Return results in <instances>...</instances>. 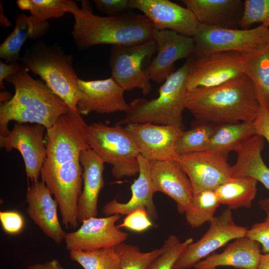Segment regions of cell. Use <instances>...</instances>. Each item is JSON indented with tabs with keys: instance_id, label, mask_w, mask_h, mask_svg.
<instances>
[{
	"instance_id": "1",
	"label": "cell",
	"mask_w": 269,
	"mask_h": 269,
	"mask_svg": "<svg viewBox=\"0 0 269 269\" xmlns=\"http://www.w3.org/2000/svg\"><path fill=\"white\" fill-rule=\"evenodd\" d=\"M259 108L254 85L245 74L215 87L189 90L186 100V109L204 123L254 122Z\"/></svg>"
},
{
	"instance_id": "2",
	"label": "cell",
	"mask_w": 269,
	"mask_h": 269,
	"mask_svg": "<svg viewBox=\"0 0 269 269\" xmlns=\"http://www.w3.org/2000/svg\"><path fill=\"white\" fill-rule=\"evenodd\" d=\"M70 13L74 16L71 35L80 50L100 44L135 45L153 39V25L144 14L99 16L87 0H82L81 8L74 2Z\"/></svg>"
},
{
	"instance_id": "3",
	"label": "cell",
	"mask_w": 269,
	"mask_h": 269,
	"mask_svg": "<svg viewBox=\"0 0 269 269\" xmlns=\"http://www.w3.org/2000/svg\"><path fill=\"white\" fill-rule=\"evenodd\" d=\"M13 85L15 93L10 100L0 103V135L9 131L8 123H35L50 128L70 109L48 87L39 80H34L24 67L5 79Z\"/></svg>"
},
{
	"instance_id": "4",
	"label": "cell",
	"mask_w": 269,
	"mask_h": 269,
	"mask_svg": "<svg viewBox=\"0 0 269 269\" xmlns=\"http://www.w3.org/2000/svg\"><path fill=\"white\" fill-rule=\"evenodd\" d=\"M189 67L188 59L162 83L157 98L150 100L138 98L132 101L129 104L125 116L116 125L150 123L183 129Z\"/></svg>"
},
{
	"instance_id": "5",
	"label": "cell",
	"mask_w": 269,
	"mask_h": 269,
	"mask_svg": "<svg viewBox=\"0 0 269 269\" xmlns=\"http://www.w3.org/2000/svg\"><path fill=\"white\" fill-rule=\"evenodd\" d=\"M24 67L39 76L45 84L74 112H78L77 74L72 57L57 44L38 41L26 49L20 58Z\"/></svg>"
},
{
	"instance_id": "6",
	"label": "cell",
	"mask_w": 269,
	"mask_h": 269,
	"mask_svg": "<svg viewBox=\"0 0 269 269\" xmlns=\"http://www.w3.org/2000/svg\"><path fill=\"white\" fill-rule=\"evenodd\" d=\"M90 147L105 163L112 166V173L117 179L138 174L140 154L134 140L122 126H109L102 123L89 126Z\"/></svg>"
},
{
	"instance_id": "7",
	"label": "cell",
	"mask_w": 269,
	"mask_h": 269,
	"mask_svg": "<svg viewBox=\"0 0 269 269\" xmlns=\"http://www.w3.org/2000/svg\"><path fill=\"white\" fill-rule=\"evenodd\" d=\"M89 126L78 112L71 110L46 129V157L41 170H47L79 157L90 148Z\"/></svg>"
},
{
	"instance_id": "8",
	"label": "cell",
	"mask_w": 269,
	"mask_h": 269,
	"mask_svg": "<svg viewBox=\"0 0 269 269\" xmlns=\"http://www.w3.org/2000/svg\"><path fill=\"white\" fill-rule=\"evenodd\" d=\"M192 38L194 42L193 55L223 51L246 54L269 45V27L261 24L255 28L242 29L200 24Z\"/></svg>"
},
{
	"instance_id": "9",
	"label": "cell",
	"mask_w": 269,
	"mask_h": 269,
	"mask_svg": "<svg viewBox=\"0 0 269 269\" xmlns=\"http://www.w3.org/2000/svg\"><path fill=\"white\" fill-rule=\"evenodd\" d=\"M156 51L153 39L135 45L113 46L109 60L112 77L125 91L138 89L147 95L152 90L147 73L148 62Z\"/></svg>"
},
{
	"instance_id": "10",
	"label": "cell",
	"mask_w": 269,
	"mask_h": 269,
	"mask_svg": "<svg viewBox=\"0 0 269 269\" xmlns=\"http://www.w3.org/2000/svg\"><path fill=\"white\" fill-rule=\"evenodd\" d=\"M83 168L79 157L47 170H41V177L54 197L62 224L76 228L78 224L77 204L82 193Z\"/></svg>"
},
{
	"instance_id": "11",
	"label": "cell",
	"mask_w": 269,
	"mask_h": 269,
	"mask_svg": "<svg viewBox=\"0 0 269 269\" xmlns=\"http://www.w3.org/2000/svg\"><path fill=\"white\" fill-rule=\"evenodd\" d=\"M188 59V91L215 87L244 74L242 54L238 52L192 55Z\"/></svg>"
},
{
	"instance_id": "12",
	"label": "cell",
	"mask_w": 269,
	"mask_h": 269,
	"mask_svg": "<svg viewBox=\"0 0 269 269\" xmlns=\"http://www.w3.org/2000/svg\"><path fill=\"white\" fill-rule=\"evenodd\" d=\"M248 228L234 221L232 210L227 208L214 217L209 227L197 241L189 244L176 262L173 269H187L210 255L228 242L246 236Z\"/></svg>"
},
{
	"instance_id": "13",
	"label": "cell",
	"mask_w": 269,
	"mask_h": 269,
	"mask_svg": "<svg viewBox=\"0 0 269 269\" xmlns=\"http://www.w3.org/2000/svg\"><path fill=\"white\" fill-rule=\"evenodd\" d=\"M177 160L191 182L194 194L215 190L232 177L227 153L204 150L179 155Z\"/></svg>"
},
{
	"instance_id": "14",
	"label": "cell",
	"mask_w": 269,
	"mask_h": 269,
	"mask_svg": "<svg viewBox=\"0 0 269 269\" xmlns=\"http://www.w3.org/2000/svg\"><path fill=\"white\" fill-rule=\"evenodd\" d=\"M43 126L16 122L5 135H0V147L6 151L18 150L24 160L27 178L32 183L38 181L46 157Z\"/></svg>"
},
{
	"instance_id": "15",
	"label": "cell",
	"mask_w": 269,
	"mask_h": 269,
	"mask_svg": "<svg viewBox=\"0 0 269 269\" xmlns=\"http://www.w3.org/2000/svg\"><path fill=\"white\" fill-rule=\"evenodd\" d=\"M121 215L91 217L83 221L78 230L66 233L64 242L70 251H91L115 247L124 243L128 234L116 225Z\"/></svg>"
},
{
	"instance_id": "16",
	"label": "cell",
	"mask_w": 269,
	"mask_h": 269,
	"mask_svg": "<svg viewBox=\"0 0 269 269\" xmlns=\"http://www.w3.org/2000/svg\"><path fill=\"white\" fill-rule=\"evenodd\" d=\"M125 128L140 155L149 161L178 160L174 146L183 129L150 123L131 124Z\"/></svg>"
},
{
	"instance_id": "17",
	"label": "cell",
	"mask_w": 269,
	"mask_h": 269,
	"mask_svg": "<svg viewBox=\"0 0 269 269\" xmlns=\"http://www.w3.org/2000/svg\"><path fill=\"white\" fill-rule=\"evenodd\" d=\"M79 101L77 110L81 115L90 113L110 114L126 112L129 106L125 98V90L111 77L97 80L78 79Z\"/></svg>"
},
{
	"instance_id": "18",
	"label": "cell",
	"mask_w": 269,
	"mask_h": 269,
	"mask_svg": "<svg viewBox=\"0 0 269 269\" xmlns=\"http://www.w3.org/2000/svg\"><path fill=\"white\" fill-rule=\"evenodd\" d=\"M153 39L156 55L147 70L151 81L163 83L174 71V63L178 60L188 59L193 53L194 42L191 37L170 30H154Z\"/></svg>"
},
{
	"instance_id": "19",
	"label": "cell",
	"mask_w": 269,
	"mask_h": 269,
	"mask_svg": "<svg viewBox=\"0 0 269 269\" xmlns=\"http://www.w3.org/2000/svg\"><path fill=\"white\" fill-rule=\"evenodd\" d=\"M133 8L141 11L152 22L154 30H170L193 37L200 24L186 7L168 0H132Z\"/></svg>"
},
{
	"instance_id": "20",
	"label": "cell",
	"mask_w": 269,
	"mask_h": 269,
	"mask_svg": "<svg viewBox=\"0 0 269 269\" xmlns=\"http://www.w3.org/2000/svg\"><path fill=\"white\" fill-rule=\"evenodd\" d=\"M150 173L155 192L166 195L185 213L193 197L191 182L177 160L149 161Z\"/></svg>"
},
{
	"instance_id": "21",
	"label": "cell",
	"mask_w": 269,
	"mask_h": 269,
	"mask_svg": "<svg viewBox=\"0 0 269 269\" xmlns=\"http://www.w3.org/2000/svg\"><path fill=\"white\" fill-rule=\"evenodd\" d=\"M26 200L28 216L43 233L57 244L64 241L66 233L58 219L57 203L43 181L33 182L28 187Z\"/></svg>"
},
{
	"instance_id": "22",
	"label": "cell",
	"mask_w": 269,
	"mask_h": 269,
	"mask_svg": "<svg viewBox=\"0 0 269 269\" xmlns=\"http://www.w3.org/2000/svg\"><path fill=\"white\" fill-rule=\"evenodd\" d=\"M79 160L83 168V187L78 201L77 216L78 222L82 223L97 216L99 196L104 186L105 162L91 148L80 153Z\"/></svg>"
},
{
	"instance_id": "23",
	"label": "cell",
	"mask_w": 269,
	"mask_h": 269,
	"mask_svg": "<svg viewBox=\"0 0 269 269\" xmlns=\"http://www.w3.org/2000/svg\"><path fill=\"white\" fill-rule=\"evenodd\" d=\"M138 161V176L131 186V198L126 203L119 202L116 199L107 203L102 209L105 216L127 215L136 210L142 209L146 211L150 218L157 217L156 209L153 200L155 191L150 173L149 161L139 154Z\"/></svg>"
},
{
	"instance_id": "24",
	"label": "cell",
	"mask_w": 269,
	"mask_h": 269,
	"mask_svg": "<svg viewBox=\"0 0 269 269\" xmlns=\"http://www.w3.org/2000/svg\"><path fill=\"white\" fill-rule=\"evenodd\" d=\"M201 25L236 29L244 10L241 0H182Z\"/></svg>"
},
{
	"instance_id": "25",
	"label": "cell",
	"mask_w": 269,
	"mask_h": 269,
	"mask_svg": "<svg viewBox=\"0 0 269 269\" xmlns=\"http://www.w3.org/2000/svg\"><path fill=\"white\" fill-rule=\"evenodd\" d=\"M261 245L247 236L239 238L220 253L211 254L194 266L195 269H217L231 267L256 269L262 256Z\"/></svg>"
},
{
	"instance_id": "26",
	"label": "cell",
	"mask_w": 269,
	"mask_h": 269,
	"mask_svg": "<svg viewBox=\"0 0 269 269\" xmlns=\"http://www.w3.org/2000/svg\"><path fill=\"white\" fill-rule=\"evenodd\" d=\"M264 144V138L255 135L238 146L234 151L237 158L232 166V175L253 177L269 190V168L262 156ZM259 205L266 213H269V197L260 200Z\"/></svg>"
},
{
	"instance_id": "27",
	"label": "cell",
	"mask_w": 269,
	"mask_h": 269,
	"mask_svg": "<svg viewBox=\"0 0 269 269\" xmlns=\"http://www.w3.org/2000/svg\"><path fill=\"white\" fill-rule=\"evenodd\" d=\"M74 1L69 0H18V6L22 10H29L34 24L33 39L44 36L49 25L47 20L59 18L70 12Z\"/></svg>"
},
{
	"instance_id": "28",
	"label": "cell",
	"mask_w": 269,
	"mask_h": 269,
	"mask_svg": "<svg viewBox=\"0 0 269 269\" xmlns=\"http://www.w3.org/2000/svg\"><path fill=\"white\" fill-rule=\"evenodd\" d=\"M242 56L244 74L253 83L260 104L269 109V45Z\"/></svg>"
},
{
	"instance_id": "29",
	"label": "cell",
	"mask_w": 269,
	"mask_h": 269,
	"mask_svg": "<svg viewBox=\"0 0 269 269\" xmlns=\"http://www.w3.org/2000/svg\"><path fill=\"white\" fill-rule=\"evenodd\" d=\"M257 183L256 179L250 176L232 177L215 191L220 204L227 206L231 210L250 208L256 196Z\"/></svg>"
},
{
	"instance_id": "30",
	"label": "cell",
	"mask_w": 269,
	"mask_h": 269,
	"mask_svg": "<svg viewBox=\"0 0 269 269\" xmlns=\"http://www.w3.org/2000/svg\"><path fill=\"white\" fill-rule=\"evenodd\" d=\"M254 122L218 125L205 150L227 153L235 151L241 143L256 135Z\"/></svg>"
},
{
	"instance_id": "31",
	"label": "cell",
	"mask_w": 269,
	"mask_h": 269,
	"mask_svg": "<svg viewBox=\"0 0 269 269\" xmlns=\"http://www.w3.org/2000/svg\"><path fill=\"white\" fill-rule=\"evenodd\" d=\"M34 30V24L30 16L24 13L18 15L13 31L0 46V58L6 63L20 61L21 48L27 39H33Z\"/></svg>"
},
{
	"instance_id": "32",
	"label": "cell",
	"mask_w": 269,
	"mask_h": 269,
	"mask_svg": "<svg viewBox=\"0 0 269 269\" xmlns=\"http://www.w3.org/2000/svg\"><path fill=\"white\" fill-rule=\"evenodd\" d=\"M220 205L215 190H205L194 194L185 212L186 221L192 228L200 227L212 220Z\"/></svg>"
},
{
	"instance_id": "33",
	"label": "cell",
	"mask_w": 269,
	"mask_h": 269,
	"mask_svg": "<svg viewBox=\"0 0 269 269\" xmlns=\"http://www.w3.org/2000/svg\"><path fill=\"white\" fill-rule=\"evenodd\" d=\"M212 124L202 123L187 131H182L174 148L179 156L206 150L215 129Z\"/></svg>"
},
{
	"instance_id": "34",
	"label": "cell",
	"mask_w": 269,
	"mask_h": 269,
	"mask_svg": "<svg viewBox=\"0 0 269 269\" xmlns=\"http://www.w3.org/2000/svg\"><path fill=\"white\" fill-rule=\"evenodd\" d=\"M69 257L84 269H121L120 258L115 247L70 251Z\"/></svg>"
},
{
	"instance_id": "35",
	"label": "cell",
	"mask_w": 269,
	"mask_h": 269,
	"mask_svg": "<svg viewBox=\"0 0 269 269\" xmlns=\"http://www.w3.org/2000/svg\"><path fill=\"white\" fill-rule=\"evenodd\" d=\"M121 260V269H147L149 264L164 250L160 248L148 252H142L135 246L121 243L115 247Z\"/></svg>"
},
{
	"instance_id": "36",
	"label": "cell",
	"mask_w": 269,
	"mask_h": 269,
	"mask_svg": "<svg viewBox=\"0 0 269 269\" xmlns=\"http://www.w3.org/2000/svg\"><path fill=\"white\" fill-rule=\"evenodd\" d=\"M192 242V238L182 242L175 235H169L163 244V252L149 264L147 269H173L181 255Z\"/></svg>"
},
{
	"instance_id": "37",
	"label": "cell",
	"mask_w": 269,
	"mask_h": 269,
	"mask_svg": "<svg viewBox=\"0 0 269 269\" xmlns=\"http://www.w3.org/2000/svg\"><path fill=\"white\" fill-rule=\"evenodd\" d=\"M257 23L269 27V0H245L240 28L249 29Z\"/></svg>"
},
{
	"instance_id": "38",
	"label": "cell",
	"mask_w": 269,
	"mask_h": 269,
	"mask_svg": "<svg viewBox=\"0 0 269 269\" xmlns=\"http://www.w3.org/2000/svg\"><path fill=\"white\" fill-rule=\"evenodd\" d=\"M117 226L120 228H125L134 232H141L152 227L153 224L146 211L139 209L127 215L123 222Z\"/></svg>"
},
{
	"instance_id": "39",
	"label": "cell",
	"mask_w": 269,
	"mask_h": 269,
	"mask_svg": "<svg viewBox=\"0 0 269 269\" xmlns=\"http://www.w3.org/2000/svg\"><path fill=\"white\" fill-rule=\"evenodd\" d=\"M264 221L254 224L248 229L246 236L258 242L264 254L269 253V213Z\"/></svg>"
},
{
	"instance_id": "40",
	"label": "cell",
	"mask_w": 269,
	"mask_h": 269,
	"mask_svg": "<svg viewBox=\"0 0 269 269\" xmlns=\"http://www.w3.org/2000/svg\"><path fill=\"white\" fill-rule=\"evenodd\" d=\"M0 221L3 230L10 235L20 233L24 227L23 216L15 210L0 211Z\"/></svg>"
},
{
	"instance_id": "41",
	"label": "cell",
	"mask_w": 269,
	"mask_h": 269,
	"mask_svg": "<svg viewBox=\"0 0 269 269\" xmlns=\"http://www.w3.org/2000/svg\"><path fill=\"white\" fill-rule=\"evenodd\" d=\"M95 7L107 16H115L124 10L133 8L132 0H94Z\"/></svg>"
},
{
	"instance_id": "42",
	"label": "cell",
	"mask_w": 269,
	"mask_h": 269,
	"mask_svg": "<svg viewBox=\"0 0 269 269\" xmlns=\"http://www.w3.org/2000/svg\"><path fill=\"white\" fill-rule=\"evenodd\" d=\"M254 123L256 135L265 138L269 144V109L260 104L258 116Z\"/></svg>"
},
{
	"instance_id": "43",
	"label": "cell",
	"mask_w": 269,
	"mask_h": 269,
	"mask_svg": "<svg viewBox=\"0 0 269 269\" xmlns=\"http://www.w3.org/2000/svg\"><path fill=\"white\" fill-rule=\"evenodd\" d=\"M22 67L18 62L6 63L0 61V88L1 90L5 89L3 84L4 80L16 73Z\"/></svg>"
},
{
	"instance_id": "44",
	"label": "cell",
	"mask_w": 269,
	"mask_h": 269,
	"mask_svg": "<svg viewBox=\"0 0 269 269\" xmlns=\"http://www.w3.org/2000/svg\"><path fill=\"white\" fill-rule=\"evenodd\" d=\"M26 269H65L56 259L30 265Z\"/></svg>"
},
{
	"instance_id": "45",
	"label": "cell",
	"mask_w": 269,
	"mask_h": 269,
	"mask_svg": "<svg viewBox=\"0 0 269 269\" xmlns=\"http://www.w3.org/2000/svg\"><path fill=\"white\" fill-rule=\"evenodd\" d=\"M256 269H269V253L262 254L260 262Z\"/></svg>"
},
{
	"instance_id": "46",
	"label": "cell",
	"mask_w": 269,
	"mask_h": 269,
	"mask_svg": "<svg viewBox=\"0 0 269 269\" xmlns=\"http://www.w3.org/2000/svg\"><path fill=\"white\" fill-rule=\"evenodd\" d=\"M0 22L2 26L9 27L11 26V23L4 14L1 1L0 2Z\"/></svg>"
},
{
	"instance_id": "47",
	"label": "cell",
	"mask_w": 269,
	"mask_h": 269,
	"mask_svg": "<svg viewBox=\"0 0 269 269\" xmlns=\"http://www.w3.org/2000/svg\"><path fill=\"white\" fill-rule=\"evenodd\" d=\"M12 97H10L9 93L6 92H0V103L8 101Z\"/></svg>"
},
{
	"instance_id": "48",
	"label": "cell",
	"mask_w": 269,
	"mask_h": 269,
	"mask_svg": "<svg viewBox=\"0 0 269 269\" xmlns=\"http://www.w3.org/2000/svg\"></svg>"
}]
</instances>
